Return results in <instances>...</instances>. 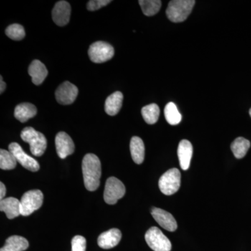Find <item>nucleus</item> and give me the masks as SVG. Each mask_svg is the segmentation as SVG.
Here are the masks:
<instances>
[{
	"label": "nucleus",
	"mask_w": 251,
	"mask_h": 251,
	"mask_svg": "<svg viewBox=\"0 0 251 251\" xmlns=\"http://www.w3.org/2000/svg\"><path fill=\"white\" fill-rule=\"evenodd\" d=\"M44 195L40 190H31L24 193L21 200V215L27 216L41 207Z\"/></svg>",
	"instance_id": "nucleus-5"
},
{
	"label": "nucleus",
	"mask_w": 251,
	"mask_h": 251,
	"mask_svg": "<svg viewBox=\"0 0 251 251\" xmlns=\"http://www.w3.org/2000/svg\"><path fill=\"white\" fill-rule=\"evenodd\" d=\"M123 94L120 92H115L109 96L105 100V111L110 116H115L122 106L123 102Z\"/></svg>",
	"instance_id": "nucleus-18"
},
{
	"label": "nucleus",
	"mask_w": 251,
	"mask_h": 251,
	"mask_svg": "<svg viewBox=\"0 0 251 251\" xmlns=\"http://www.w3.org/2000/svg\"><path fill=\"white\" fill-rule=\"evenodd\" d=\"M130 153L133 161L137 164H141L145 159V145L143 140L138 136H134L130 140Z\"/></svg>",
	"instance_id": "nucleus-21"
},
{
	"label": "nucleus",
	"mask_w": 251,
	"mask_h": 251,
	"mask_svg": "<svg viewBox=\"0 0 251 251\" xmlns=\"http://www.w3.org/2000/svg\"><path fill=\"white\" fill-rule=\"evenodd\" d=\"M126 188L123 183L116 177L108 178L105 183L104 201L108 204H116L119 200L124 197Z\"/></svg>",
	"instance_id": "nucleus-8"
},
{
	"label": "nucleus",
	"mask_w": 251,
	"mask_h": 251,
	"mask_svg": "<svg viewBox=\"0 0 251 251\" xmlns=\"http://www.w3.org/2000/svg\"><path fill=\"white\" fill-rule=\"evenodd\" d=\"M180 167L183 171H187L193 156V146L190 141L182 140L180 142L177 150Z\"/></svg>",
	"instance_id": "nucleus-15"
},
{
	"label": "nucleus",
	"mask_w": 251,
	"mask_h": 251,
	"mask_svg": "<svg viewBox=\"0 0 251 251\" xmlns=\"http://www.w3.org/2000/svg\"><path fill=\"white\" fill-rule=\"evenodd\" d=\"M9 151L14 154L16 161L28 171L31 172L39 171L40 168L39 163L32 157L25 152L19 144L16 143L10 144Z\"/></svg>",
	"instance_id": "nucleus-9"
},
{
	"label": "nucleus",
	"mask_w": 251,
	"mask_h": 251,
	"mask_svg": "<svg viewBox=\"0 0 251 251\" xmlns=\"http://www.w3.org/2000/svg\"><path fill=\"white\" fill-rule=\"evenodd\" d=\"M142 115L147 123L149 125H153L156 123L159 117V107L155 103L146 105L142 109Z\"/></svg>",
	"instance_id": "nucleus-24"
},
{
	"label": "nucleus",
	"mask_w": 251,
	"mask_h": 251,
	"mask_svg": "<svg viewBox=\"0 0 251 251\" xmlns=\"http://www.w3.org/2000/svg\"><path fill=\"white\" fill-rule=\"evenodd\" d=\"M37 113L35 105L29 103L19 104L15 108L14 116L22 123L27 122L29 119L34 117Z\"/></svg>",
	"instance_id": "nucleus-19"
},
{
	"label": "nucleus",
	"mask_w": 251,
	"mask_h": 251,
	"mask_svg": "<svg viewBox=\"0 0 251 251\" xmlns=\"http://www.w3.org/2000/svg\"><path fill=\"white\" fill-rule=\"evenodd\" d=\"M87 242L82 236L77 235L73 238L72 241V251H85Z\"/></svg>",
	"instance_id": "nucleus-28"
},
{
	"label": "nucleus",
	"mask_w": 251,
	"mask_h": 251,
	"mask_svg": "<svg viewBox=\"0 0 251 251\" xmlns=\"http://www.w3.org/2000/svg\"><path fill=\"white\" fill-rule=\"evenodd\" d=\"M17 164V161L14 154L10 151L0 150V168L4 171H11L14 169Z\"/></svg>",
	"instance_id": "nucleus-25"
},
{
	"label": "nucleus",
	"mask_w": 251,
	"mask_h": 251,
	"mask_svg": "<svg viewBox=\"0 0 251 251\" xmlns=\"http://www.w3.org/2000/svg\"><path fill=\"white\" fill-rule=\"evenodd\" d=\"M249 114H250V116L251 117V108L250 109V110H249Z\"/></svg>",
	"instance_id": "nucleus-32"
},
{
	"label": "nucleus",
	"mask_w": 251,
	"mask_h": 251,
	"mask_svg": "<svg viewBox=\"0 0 251 251\" xmlns=\"http://www.w3.org/2000/svg\"><path fill=\"white\" fill-rule=\"evenodd\" d=\"M121 239V231L119 229L112 228L100 234L97 242L101 249H110L118 245Z\"/></svg>",
	"instance_id": "nucleus-14"
},
{
	"label": "nucleus",
	"mask_w": 251,
	"mask_h": 251,
	"mask_svg": "<svg viewBox=\"0 0 251 251\" xmlns=\"http://www.w3.org/2000/svg\"><path fill=\"white\" fill-rule=\"evenodd\" d=\"M110 2H112L110 0H91L87 3V8L89 11H97L110 4Z\"/></svg>",
	"instance_id": "nucleus-29"
},
{
	"label": "nucleus",
	"mask_w": 251,
	"mask_h": 251,
	"mask_svg": "<svg viewBox=\"0 0 251 251\" xmlns=\"http://www.w3.org/2000/svg\"><path fill=\"white\" fill-rule=\"evenodd\" d=\"M149 247L154 251H171L172 244L168 238L156 227H151L145 234Z\"/></svg>",
	"instance_id": "nucleus-6"
},
{
	"label": "nucleus",
	"mask_w": 251,
	"mask_h": 251,
	"mask_svg": "<svg viewBox=\"0 0 251 251\" xmlns=\"http://www.w3.org/2000/svg\"><path fill=\"white\" fill-rule=\"evenodd\" d=\"M0 93L2 94L4 92L5 89H6V83L3 81L2 76L0 77Z\"/></svg>",
	"instance_id": "nucleus-31"
},
{
	"label": "nucleus",
	"mask_w": 251,
	"mask_h": 251,
	"mask_svg": "<svg viewBox=\"0 0 251 251\" xmlns=\"http://www.w3.org/2000/svg\"><path fill=\"white\" fill-rule=\"evenodd\" d=\"M181 185V173L176 168H172L162 175L158 186L162 193L171 196L179 191Z\"/></svg>",
	"instance_id": "nucleus-4"
},
{
	"label": "nucleus",
	"mask_w": 251,
	"mask_h": 251,
	"mask_svg": "<svg viewBox=\"0 0 251 251\" xmlns=\"http://www.w3.org/2000/svg\"><path fill=\"white\" fill-rule=\"evenodd\" d=\"M82 175L85 188L94 191L100 185L101 176V164L98 156L94 153H87L82 160Z\"/></svg>",
	"instance_id": "nucleus-1"
},
{
	"label": "nucleus",
	"mask_w": 251,
	"mask_h": 251,
	"mask_svg": "<svg viewBox=\"0 0 251 251\" xmlns=\"http://www.w3.org/2000/svg\"><path fill=\"white\" fill-rule=\"evenodd\" d=\"M55 146L57 155L62 159L72 155L75 150L74 141L65 132H59L56 135Z\"/></svg>",
	"instance_id": "nucleus-11"
},
{
	"label": "nucleus",
	"mask_w": 251,
	"mask_h": 251,
	"mask_svg": "<svg viewBox=\"0 0 251 251\" xmlns=\"http://www.w3.org/2000/svg\"><path fill=\"white\" fill-rule=\"evenodd\" d=\"M6 186L2 182L0 183V199H4L5 195H6Z\"/></svg>",
	"instance_id": "nucleus-30"
},
{
	"label": "nucleus",
	"mask_w": 251,
	"mask_h": 251,
	"mask_svg": "<svg viewBox=\"0 0 251 251\" xmlns=\"http://www.w3.org/2000/svg\"><path fill=\"white\" fill-rule=\"evenodd\" d=\"M28 72H29V75L31 77L33 83L36 85L42 84L49 74L46 66L41 61L37 60V59L31 63Z\"/></svg>",
	"instance_id": "nucleus-17"
},
{
	"label": "nucleus",
	"mask_w": 251,
	"mask_h": 251,
	"mask_svg": "<svg viewBox=\"0 0 251 251\" xmlns=\"http://www.w3.org/2000/svg\"><path fill=\"white\" fill-rule=\"evenodd\" d=\"M196 4L194 0H173L168 4L167 17L173 23L184 22Z\"/></svg>",
	"instance_id": "nucleus-2"
},
{
	"label": "nucleus",
	"mask_w": 251,
	"mask_h": 251,
	"mask_svg": "<svg viewBox=\"0 0 251 251\" xmlns=\"http://www.w3.org/2000/svg\"><path fill=\"white\" fill-rule=\"evenodd\" d=\"M88 54L92 62L100 64L111 59L115 54V50L108 43L97 41L90 46Z\"/></svg>",
	"instance_id": "nucleus-7"
},
{
	"label": "nucleus",
	"mask_w": 251,
	"mask_h": 251,
	"mask_svg": "<svg viewBox=\"0 0 251 251\" xmlns=\"http://www.w3.org/2000/svg\"><path fill=\"white\" fill-rule=\"evenodd\" d=\"M143 14L147 16H152L159 11L161 1L159 0H140L138 1Z\"/></svg>",
	"instance_id": "nucleus-26"
},
{
	"label": "nucleus",
	"mask_w": 251,
	"mask_h": 251,
	"mask_svg": "<svg viewBox=\"0 0 251 251\" xmlns=\"http://www.w3.org/2000/svg\"><path fill=\"white\" fill-rule=\"evenodd\" d=\"M78 94V89L76 86L69 81L63 82L55 92V97L57 102L62 105H70L75 101Z\"/></svg>",
	"instance_id": "nucleus-10"
},
{
	"label": "nucleus",
	"mask_w": 251,
	"mask_h": 251,
	"mask_svg": "<svg viewBox=\"0 0 251 251\" xmlns=\"http://www.w3.org/2000/svg\"><path fill=\"white\" fill-rule=\"evenodd\" d=\"M71 5L67 1H59L52 11V20L59 26L67 25L71 17Z\"/></svg>",
	"instance_id": "nucleus-12"
},
{
	"label": "nucleus",
	"mask_w": 251,
	"mask_h": 251,
	"mask_svg": "<svg viewBox=\"0 0 251 251\" xmlns=\"http://www.w3.org/2000/svg\"><path fill=\"white\" fill-rule=\"evenodd\" d=\"M0 211H4L6 217L13 219L21 215V201L17 198L10 197L1 200L0 202Z\"/></svg>",
	"instance_id": "nucleus-16"
},
{
	"label": "nucleus",
	"mask_w": 251,
	"mask_h": 251,
	"mask_svg": "<svg viewBox=\"0 0 251 251\" xmlns=\"http://www.w3.org/2000/svg\"><path fill=\"white\" fill-rule=\"evenodd\" d=\"M151 214L155 221L163 228L166 229V230L170 231V232H175L177 229L176 220L168 211L159 209V208L153 207L151 210Z\"/></svg>",
	"instance_id": "nucleus-13"
},
{
	"label": "nucleus",
	"mask_w": 251,
	"mask_h": 251,
	"mask_svg": "<svg viewBox=\"0 0 251 251\" xmlns=\"http://www.w3.org/2000/svg\"><path fill=\"white\" fill-rule=\"evenodd\" d=\"M23 141L29 144L30 151L34 156H41L47 148V140L45 135L31 127H26L21 134Z\"/></svg>",
	"instance_id": "nucleus-3"
},
{
	"label": "nucleus",
	"mask_w": 251,
	"mask_h": 251,
	"mask_svg": "<svg viewBox=\"0 0 251 251\" xmlns=\"http://www.w3.org/2000/svg\"><path fill=\"white\" fill-rule=\"evenodd\" d=\"M29 247V242L25 238L21 236H11L8 238L5 245L0 251H24Z\"/></svg>",
	"instance_id": "nucleus-20"
},
{
	"label": "nucleus",
	"mask_w": 251,
	"mask_h": 251,
	"mask_svg": "<svg viewBox=\"0 0 251 251\" xmlns=\"http://www.w3.org/2000/svg\"><path fill=\"white\" fill-rule=\"evenodd\" d=\"M165 117L166 121L171 125H179L181 121V113L178 110L177 107L173 102H170L166 105L164 109Z\"/></svg>",
	"instance_id": "nucleus-23"
},
{
	"label": "nucleus",
	"mask_w": 251,
	"mask_h": 251,
	"mask_svg": "<svg viewBox=\"0 0 251 251\" xmlns=\"http://www.w3.org/2000/svg\"><path fill=\"white\" fill-rule=\"evenodd\" d=\"M6 36H9L10 39L15 41L22 40L25 36V31L24 27L19 24H12L6 28Z\"/></svg>",
	"instance_id": "nucleus-27"
},
{
	"label": "nucleus",
	"mask_w": 251,
	"mask_h": 251,
	"mask_svg": "<svg viewBox=\"0 0 251 251\" xmlns=\"http://www.w3.org/2000/svg\"><path fill=\"white\" fill-rule=\"evenodd\" d=\"M250 147L251 143L249 140L242 137H239L231 145V150L234 156L238 159H240L246 156Z\"/></svg>",
	"instance_id": "nucleus-22"
}]
</instances>
